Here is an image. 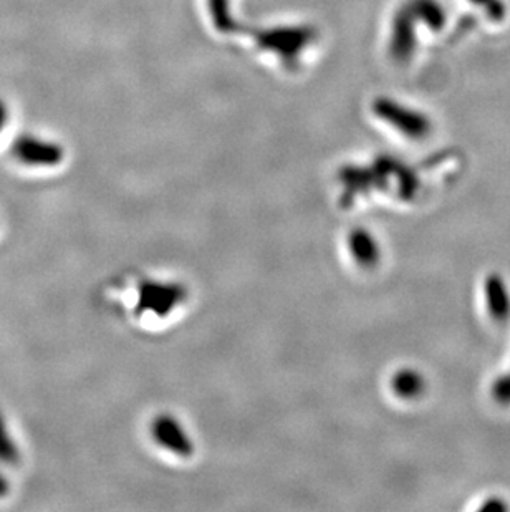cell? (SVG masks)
Returning a JSON list of instances; mask_svg holds the SVG:
<instances>
[{
	"label": "cell",
	"mask_w": 510,
	"mask_h": 512,
	"mask_svg": "<svg viewBox=\"0 0 510 512\" xmlns=\"http://www.w3.org/2000/svg\"><path fill=\"white\" fill-rule=\"evenodd\" d=\"M317 39V29L308 24L270 25L254 32L257 49L277 58L280 65L287 70H297L300 67Z\"/></svg>",
	"instance_id": "1"
},
{
	"label": "cell",
	"mask_w": 510,
	"mask_h": 512,
	"mask_svg": "<svg viewBox=\"0 0 510 512\" xmlns=\"http://www.w3.org/2000/svg\"><path fill=\"white\" fill-rule=\"evenodd\" d=\"M371 112L378 120L413 140H423L433 130L431 118L426 113L393 97L375 98L371 103Z\"/></svg>",
	"instance_id": "2"
},
{
	"label": "cell",
	"mask_w": 510,
	"mask_h": 512,
	"mask_svg": "<svg viewBox=\"0 0 510 512\" xmlns=\"http://www.w3.org/2000/svg\"><path fill=\"white\" fill-rule=\"evenodd\" d=\"M423 24L418 12L414 10L411 2H406L403 7L396 10L391 20L390 40H388V52L396 63H408L413 58L418 40V25Z\"/></svg>",
	"instance_id": "3"
},
{
	"label": "cell",
	"mask_w": 510,
	"mask_h": 512,
	"mask_svg": "<svg viewBox=\"0 0 510 512\" xmlns=\"http://www.w3.org/2000/svg\"><path fill=\"white\" fill-rule=\"evenodd\" d=\"M12 155L22 165L32 168H55L65 160V150L58 141L30 133L15 138Z\"/></svg>",
	"instance_id": "4"
},
{
	"label": "cell",
	"mask_w": 510,
	"mask_h": 512,
	"mask_svg": "<svg viewBox=\"0 0 510 512\" xmlns=\"http://www.w3.org/2000/svg\"><path fill=\"white\" fill-rule=\"evenodd\" d=\"M486 302L492 319L497 322H507L510 319V292L506 282L496 274L486 281Z\"/></svg>",
	"instance_id": "5"
},
{
	"label": "cell",
	"mask_w": 510,
	"mask_h": 512,
	"mask_svg": "<svg viewBox=\"0 0 510 512\" xmlns=\"http://www.w3.org/2000/svg\"><path fill=\"white\" fill-rule=\"evenodd\" d=\"M207 14L219 34H234L241 30V24L234 14L232 0H206Z\"/></svg>",
	"instance_id": "6"
},
{
	"label": "cell",
	"mask_w": 510,
	"mask_h": 512,
	"mask_svg": "<svg viewBox=\"0 0 510 512\" xmlns=\"http://www.w3.org/2000/svg\"><path fill=\"white\" fill-rule=\"evenodd\" d=\"M20 461V448L12 436L9 423L5 420L4 413L0 411V463L5 466H15Z\"/></svg>",
	"instance_id": "7"
},
{
	"label": "cell",
	"mask_w": 510,
	"mask_h": 512,
	"mask_svg": "<svg viewBox=\"0 0 510 512\" xmlns=\"http://www.w3.org/2000/svg\"><path fill=\"white\" fill-rule=\"evenodd\" d=\"M396 385H398V392H400L401 395H405V397H416V395L423 390L424 382L423 378L419 377L418 373L405 372L401 373L400 377H398Z\"/></svg>",
	"instance_id": "8"
},
{
	"label": "cell",
	"mask_w": 510,
	"mask_h": 512,
	"mask_svg": "<svg viewBox=\"0 0 510 512\" xmlns=\"http://www.w3.org/2000/svg\"><path fill=\"white\" fill-rule=\"evenodd\" d=\"M492 397L496 398L502 405L510 403V373L504 377L497 378V382L492 385Z\"/></svg>",
	"instance_id": "9"
},
{
	"label": "cell",
	"mask_w": 510,
	"mask_h": 512,
	"mask_svg": "<svg viewBox=\"0 0 510 512\" xmlns=\"http://www.w3.org/2000/svg\"><path fill=\"white\" fill-rule=\"evenodd\" d=\"M474 4L482 5L486 9L487 14L491 15L492 19L502 20L506 15V9L502 0H471Z\"/></svg>",
	"instance_id": "10"
},
{
	"label": "cell",
	"mask_w": 510,
	"mask_h": 512,
	"mask_svg": "<svg viewBox=\"0 0 510 512\" xmlns=\"http://www.w3.org/2000/svg\"><path fill=\"white\" fill-rule=\"evenodd\" d=\"M10 110L9 105L5 102L4 98H0V135L4 133L5 126L9 123Z\"/></svg>",
	"instance_id": "11"
},
{
	"label": "cell",
	"mask_w": 510,
	"mask_h": 512,
	"mask_svg": "<svg viewBox=\"0 0 510 512\" xmlns=\"http://www.w3.org/2000/svg\"><path fill=\"white\" fill-rule=\"evenodd\" d=\"M10 493V481L2 471H0V499L5 498Z\"/></svg>",
	"instance_id": "12"
}]
</instances>
